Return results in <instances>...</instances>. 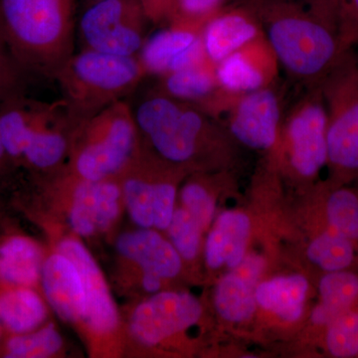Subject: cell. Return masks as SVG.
Here are the masks:
<instances>
[{
  "mask_svg": "<svg viewBox=\"0 0 358 358\" xmlns=\"http://www.w3.org/2000/svg\"><path fill=\"white\" fill-rule=\"evenodd\" d=\"M141 148L133 107L119 101L80 124L71 147L69 171L90 180L117 179Z\"/></svg>",
  "mask_w": 358,
  "mask_h": 358,
  "instance_id": "obj_6",
  "label": "cell"
},
{
  "mask_svg": "<svg viewBox=\"0 0 358 358\" xmlns=\"http://www.w3.org/2000/svg\"><path fill=\"white\" fill-rule=\"evenodd\" d=\"M339 40L343 52L358 47V0H341Z\"/></svg>",
  "mask_w": 358,
  "mask_h": 358,
  "instance_id": "obj_35",
  "label": "cell"
},
{
  "mask_svg": "<svg viewBox=\"0 0 358 358\" xmlns=\"http://www.w3.org/2000/svg\"><path fill=\"white\" fill-rule=\"evenodd\" d=\"M200 30L169 24L145 39L138 57L147 75L166 74L174 59L190 46L201 34Z\"/></svg>",
  "mask_w": 358,
  "mask_h": 358,
  "instance_id": "obj_24",
  "label": "cell"
},
{
  "mask_svg": "<svg viewBox=\"0 0 358 358\" xmlns=\"http://www.w3.org/2000/svg\"><path fill=\"white\" fill-rule=\"evenodd\" d=\"M80 124L65 101L42 102L24 94L0 103L2 143L14 166L51 173L70 155Z\"/></svg>",
  "mask_w": 358,
  "mask_h": 358,
  "instance_id": "obj_3",
  "label": "cell"
},
{
  "mask_svg": "<svg viewBox=\"0 0 358 358\" xmlns=\"http://www.w3.org/2000/svg\"><path fill=\"white\" fill-rule=\"evenodd\" d=\"M26 75L0 41V103L24 94Z\"/></svg>",
  "mask_w": 358,
  "mask_h": 358,
  "instance_id": "obj_34",
  "label": "cell"
},
{
  "mask_svg": "<svg viewBox=\"0 0 358 358\" xmlns=\"http://www.w3.org/2000/svg\"><path fill=\"white\" fill-rule=\"evenodd\" d=\"M222 115L231 136L245 147L266 150L274 148L282 122V103L274 85L235 99Z\"/></svg>",
  "mask_w": 358,
  "mask_h": 358,
  "instance_id": "obj_13",
  "label": "cell"
},
{
  "mask_svg": "<svg viewBox=\"0 0 358 358\" xmlns=\"http://www.w3.org/2000/svg\"><path fill=\"white\" fill-rule=\"evenodd\" d=\"M133 112L143 145L176 167L196 164L219 138L215 117L155 89L134 106Z\"/></svg>",
  "mask_w": 358,
  "mask_h": 358,
  "instance_id": "obj_4",
  "label": "cell"
},
{
  "mask_svg": "<svg viewBox=\"0 0 358 358\" xmlns=\"http://www.w3.org/2000/svg\"><path fill=\"white\" fill-rule=\"evenodd\" d=\"M147 76L138 56H117L83 49L73 54L54 79L80 124L133 93Z\"/></svg>",
  "mask_w": 358,
  "mask_h": 358,
  "instance_id": "obj_5",
  "label": "cell"
},
{
  "mask_svg": "<svg viewBox=\"0 0 358 358\" xmlns=\"http://www.w3.org/2000/svg\"><path fill=\"white\" fill-rule=\"evenodd\" d=\"M148 20L140 0H100L85 9L79 23L84 49L138 56Z\"/></svg>",
  "mask_w": 358,
  "mask_h": 358,
  "instance_id": "obj_9",
  "label": "cell"
},
{
  "mask_svg": "<svg viewBox=\"0 0 358 358\" xmlns=\"http://www.w3.org/2000/svg\"><path fill=\"white\" fill-rule=\"evenodd\" d=\"M327 112V164L341 179L358 174V55L343 54L319 84Z\"/></svg>",
  "mask_w": 358,
  "mask_h": 358,
  "instance_id": "obj_7",
  "label": "cell"
},
{
  "mask_svg": "<svg viewBox=\"0 0 358 358\" xmlns=\"http://www.w3.org/2000/svg\"><path fill=\"white\" fill-rule=\"evenodd\" d=\"M327 352L334 357L358 355V310L352 308L339 315L326 327Z\"/></svg>",
  "mask_w": 358,
  "mask_h": 358,
  "instance_id": "obj_30",
  "label": "cell"
},
{
  "mask_svg": "<svg viewBox=\"0 0 358 358\" xmlns=\"http://www.w3.org/2000/svg\"><path fill=\"white\" fill-rule=\"evenodd\" d=\"M164 279L155 274H141V285L143 291L150 294H157L162 291Z\"/></svg>",
  "mask_w": 358,
  "mask_h": 358,
  "instance_id": "obj_37",
  "label": "cell"
},
{
  "mask_svg": "<svg viewBox=\"0 0 358 358\" xmlns=\"http://www.w3.org/2000/svg\"><path fill=\"white\" fill-rule=\"evenodd\" d=\"M6 287L0 292V320L8 334H24L43 326L46 303L30 287Z\"/></svg>",
  "mask_w": 358,
  "mask_h": 358,
  "instance_id": "obj_23",
  "label": "cell"
},
{
  "mask_svg": "<svg viewBox=\"0 0 358 358\" xmlns=\"http://www.w3.org/2000/svg\"><path fill=\"white\" fill-rule=\"evenodd\" d=\"M63 345L62 336L51 322L28 333L9 334L0 343V357H51L61 352Z\"/></svg>",
  "mask_w": 358,
  "mask_h": 358,
  "instance_id": "obj_27",
  "label": "cell"
},
{
  "mask_svg": "<svg viewBox=\"0 0 358 358\" xmlns=\"http://www.w3.org/2000/svg\"><path fill=\"white\" fill-rule=\"evenodd\" d=\"M357 48H358V47H357ZM357 53H358V51H357ZM357 55H358V54H357Z\"/></svg>",
  "mask_w": 358,
  "mask_h": 358,
  "instance_id": "obj_41",
  "label": "cell"
},
{
  "mask_svg": "<svg viewBox=\"0 0 358 358\" xmlns=\"http://www.w3.org/2000/svg\"><path fill=\"white\" fill-rule=\"evenodd\" d=\"M82 1H83L85 8H86V7L91 6V4L95 3V2L100 1V0H82Z\"/></svg>",
  "mask_w": 358,
  "mask_h": 358,
  "instance_id": "obj_39",
  "label": "cell"
},
{
  "mask_svg": "<svg viewBox=\"0 0 358 358\" xmlns=\"http://www.w3.org/2000/svg\"><path fill=\"white\" fill-rule=\"evenodd\" d=\"M43 252L30 238L14 235L0 240V284L34 288L40 282Z\"/></svg>",
  "mask_w": 358,
  "mask_h": 358,
  "instance_id": "obj_22",
  "label": "cell"
},
{
  "mask_svg": "<svg viewBox=\"0 0 358 358\" xmlns=\"http://www.w3.org/2000/svg\"><path fill=\"white\" fill-rule=\"evenodd\" d=\"M75 0H0V41L25 75L54 79L74 54Z\"/></svg>",
  "mask_w": 358,
  "mask_h": 358,
  "instance_id": "obj_2",
  "label": "cell"
},
{
  "mask_svg": "<svg viewBox=\"0 0 358 358\" xmlns=\"http://www.w3.org/2000/svg\"><path fill=\"white\" fill-rule=\"evenodd\" d=\"M327 227L358 243V193L336 187L329 193L326 204Z\"/></svg>",
  "mask_w": 358,
  "mask_h": 358,
  "instance_id": "obj_29",
  "label": "cell"
},
{
  "mask_svg": "<svg viewBox=\"0 0 358 358\" xmlns=\"http://www.w3.org/2000/svg\"><path fill=\"white\" fill-rule=\"evenodd\" d=\"M40 282L47 303L61 320L84 324L87 313L84 282L70 258L58 251L45 258Z\"/></svg>",
  "mask_w": 358,
  "mask_h": 358,
  "instance_id": "obj_16",
  "label": "cell"
},
{
  "mask_svg": "<svg viewBox=\"0 0 358 358\" xmlns=\"http://www.w3.org/2000/svg\"><path fill=\"white\" fill-rule=\"evenodd\" d=\"M115 249L122 259L140 268L141 274L173 279L182 268V259L171 242L150 228L124 233L117 238Z\"/></svg>",
  "mask_w": 358,
  "mask_h": 358,
  "instance_id": "obj_19",
  "label": "cell"
},
{
  "mask_svg": "<svg viewBox=\"0 0 358 358\" xmlns=\"http://www.w3.org/2000/svg\"><path fill=\"white\" fill-rule=\"evenodd\" d=\"M307 255L310 262L324 272H338L352 267L357 255V245L327 227L313 240Z\"/></svg>",
  "mask_w": 358,
  "mask_h": 358,
  "instance_id": "obj_28",
  "label": "cell"
},
{
  "mask_svg": "<svg viewBox=\"0 0 358 358\" xmlns=\"http://www.w3.org/2000/svg\"><path fill=\"white\" fill-rule=\"evenodd\" d=\"M231 0H176V13L169 24L185 26L202 31L204 25L217 15Z\"/></svg>",
  "mask_w": 358,
  "mask_h": 358,
  "instance_id": "obj_32",
  "label": "cell"
},
{
  "mask_svg": "<svg viewBox=\"0 0 358 358\" xmlns=\"http://www.w3.org/2000/svg\"><path fill=\"white\" fill-rule=\"evenodd\" d=\"M278 62L264 35L215 66L219 86L240 96L273 85Z\"/></svg>",
  "mask_w": 358,
  "mask_h": 358,
  "instance_id": "obj_15",
  "label": "cell"
},
{
  "mask_svg": "<svg viewBox=\"0 0 358 358\" xmlns=\"http://www.w3.org/2000/svg\"><path fill=\"white\" fill-rule=\"evenodd\" d=\"M341 0H237L260 24L278 65L303 88L319 86L345 52Z\"/></svg>",
  "mask_w": 358,
  "mask_h": 358,
  "instance_id": "obj_1",
  "label": "cell"
},
{
  "mask_svg": "<svg viewBox=\"0 0 358 358\" xmlns=\"http://www.w3.org/2000/svg\"><path fill=\"white\" fill-rule=\"evenodd\" d=\"M173 164L143 145L117 178L122 200L138 228L166 230L176 211V187Z\"/></svg>",
  "mask_w": 358,
  "mask_h": 358,
  "instance_id": "obj_8",
  "label": "cell"
},
{
  "mask_svg": "<svg viewBox=\"0 0 358 358\" xmlns=\"http://www.w3.org/2000/svg\"><path fill=\"white\" fill-rule=\"evenodd\" d=\"M308 289V282L303 275L274 278L257 286V305L286 322H296L303 315Z\"/></svg>",
  "mask_w": 358,
  "mask_h": 358,
  "instance_id": "obj_25",
  "label": "cell"
},
{
  "mask_svg": "<svg viewBox=\"0 0 358 358\" xmlns=\"http://www.w3.org/2000/svg\"><path fill=\"white\" fill-rule=\"evenodd\" d=\"M183 208L199 224L202 230L208 227L215 213V202L207 188L199 181L185 183L180 192Z\"/></svg>",
  "mask_w": 358,
  "mask_h": 358,
  "instance_id": "obj_33",
  "label": "cell"
},
{
  "mask_svg": "<svg viewBox=\"0 0 358 358\" xmlns=\"http://www.w3.org/2000/svg\"><path fill=\"white\" fill-rule=\"evenodd\" d=\"M166 231L171 244L181 259L192 261L196 258L201 241L202 229L183 207L176 209Z\"/></svg>",
  "mask_w": 358,
  "mask_h": 358,
  "instance_id": "obj_31",
  "label": "cell"
},
{
  "mask_svg": "<svg viewBox=\"0 0 358 358\" xmlns=\"http://www.w3.org/2000/svg\"><path fill=\"white\" fill-rule=\"evenodd\" d=\"M215 66L208 62L199 67L166 73L159 77V84L155 90L195 106L216 119L225 113L237 96L228 95L219 86Z\"/></svg>",
  "mask_w": 358,
  "mask_h": 358,
  "instance_id": "obj_17",
  "label": "cell"
},
{
  "mask_svg": "<svg viewBox=\"0 0 358 358\" xmlns=\"http://www.w3.org/2000/svg\"><path fill=\"white\" fill-rule=\"evenodd\" d=\"M265 267L262 257L245 256L216 286L214 305L221 317L231 322H246L256 310V289Z\"/></svg>",
  "mask_w": 358,
  "mask_h": 358,
  "instance_id": "obj_20",
  "label": "cell"
},
{
  "mask_svg": "<svg viewBox=\"0 0 358 358\" xmlns=\"http://www.w3.org/2000/svg\"><path fill=\"white\" fill-rule=\"evenodd\" d=\"M62 182L70 192L69 222L77 236L93 237L114 225L124 202L117 179L90 180L68 171Z\"/></svg>",
  "mask_w": 358,
  "mask_h": 358,
  "instance_id": "obj_12",
  "label": "cell"
},
{
  "mask_svg": "<svg viewBox=\"0 0 358 358\" xmlns=\"http://www.w3.org/2000/svg\"><path fill=\"white\" fill-rule=\"evenodd\" d=\"M200 301L183 292H159L134 308L129 320V333L143 346H157L199 322Z\"/></svg>",
  "mask_w": 358,
  "mask_h": 358,
  "instance_id": "obj_11",
  "label": "cell"
},
{
  "mask_svg": "<svg viewBox=\"0 0 358 358\" xmlns=\"http://www.w3.org/2000/svg\"><path fill=\"white\" fill-rule=\"evenodd\" d=\"M286 115L289 166L301 178H315L327 164V112L320 87L303 88Z\"/></svg>",
  "mask_w": 358,
  "mask_h": 358,
  "instance_id": "obj_10",
  "label": "cell"
},
{
  "mask_svg": "<svg viewBox=\"0 0 358 358\" xmlns=\"http://www.w3.org/2000/svg\"><path fill=\"white\" fill-rule=\"evenodd\" d=\"M207 57L213 64L263 36L255 16L242 4H231L211 18L202 29Z\"/></svg>",
  "mask_w": 358,
  "mask_h": 358,
  "instance_id": "obj_18",
  "label": "cell"
},
{
  "mask_svg": "<svg viewBox=\"0 0 358 358\" xmlns=\"http://www.w3.org/2000/svg\"><path fill=\"white\" fill-rule=\"evenodd\" d=\"M56 251L64 254L77 266L85 287L87 313L84 324L95 336H110L117 331L120 315L109 285L100 266L88 249L76 238H64Z\"/></svg>",
  "mask_w": 358,
  "mask_h": 358,
  "instance_id": "obj_14",
  "label": "cell"
},
{
  "mask_svg": "<svg viewBox=\"0 0 358 358\" xmlns=\"http://www.w3.org/2000/svg\"><path fill=\"white\" fill-rule=\"evenodd\" d=\"M14 164L7 155L3 143H2L1 133H0V182L4 180L10 174L14 169Z\"/></svg>",
  "mask_w": 358,
  "mask_h": 358,
  "instance_id": "obj_38",
  "label": "cell"
},
{
  "mask_svg": "<svg viewBox=\"0 0 358 358\" xmlns=\"http://www.w3.org/2000/svg\"><path fill=\"white\" fill-rule=\"evenodd\" d=\"M4 329L2 326L1 320H0V343H1L2 338H3Z\"/></svg>",
  "mask_w": 358,
  "mask_h": 358,
  "instance_id": "obj_40",
  "label": "cell"
},
{
  "mask_svg": "<svg viewBox=\"0 0 358 358\" xmlns=\"http://www.w3.org/2000/svg\"><path fill=\"white\" fill-rule=\"evenodd\" d=\"M148 21L160 24H169L173 20L176 8V0H140Z\"/></svg>",
  "mask_w": 358,
  "mask_h": 358,
  "instance_id": "obj_36",
  "label": "cell"
},
{
  "mask_svg": "<svg viewBox=\"0 0 358 358\" xmlns=\"http://www.w3.org/2000/svg\"><path fill=\"white\" fill-rule=\"evenodd\" d=\"M250 220L246 214L226 211L218 216L205 244V260L211 268L223 265L236 267L246 256L250 234Z\"/></svg>",
  "mask_w": 358,
  "mask_h": 358,
  "instance_id": "obj_21",
  "label": "cell"
},
{
  "mask_svg": "<svg viewBox=\"0 0 358 358\" xmlns=\"http://www.w3.org/2000/svg\"><path fill=\"white\" fill-rule=\"evenodd\" d=\"M320 303L313 308L310 320L315 326L327 327L358 301V275L352 271L327 273L320 282Z\"/></svg>",
  "mask_w": 358,
  "mask_h": 358,
  "instance_id": "obj_26",
  "label": "cell"
}]
</instances>
